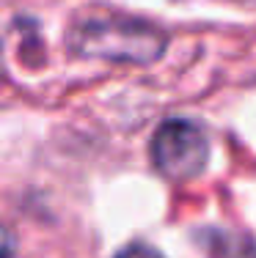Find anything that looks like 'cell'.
<instances>
[{
  "instance_id": "obj_1",
  "label": "cell",
  "mask_w": 256,
  "mask_h": 258,
  "mask_svg": "<svg viewBox=\"0 0 256 258\" xmlns=\"http://www.w3.org/2000/svg\"><path fill=\"white\" fill-rule=\"evenodd\" d=\"M66 47L80 58L146 66L163 58L168 36L160 25L141 17L88 14L69 25Z\"/></svg>"
},
{
  "instance_id": "obj_2",
  "label": "cell",
  "mask_w": 256,
  "mask_h": 258,
  "mask_svg": "<svg viewBox=\"0 0 256 258\" xmlns=\"http://www.w3.org/2000/svg\"><path fill=\"white\" fill-rule=\"evenodd\" d=\"M149 154L157 173L174 181H187L204 173L210 162V138L196 121L171 118L155 132Z\"/></svg>"
},
{
  "instance_id": "obj_3",
  "label": "cell",
  "mask_w": 256,
  "mask_h": 258,
  "mask_svg": "<svg viewBox=\"0 0 256 258\" xmlns=\"http://www.w3.org/2000/svg\"><path fill=\"white\" fill-rule=\"evenodd\" d=\"M116 258H163V255L155 253L151 247H146V244H130V247H124Z\"/></svg>"
},
{
  "instance_id": "obj_4",
  "label": "cell",
  "mask_w": 256,
  "mask_h": 258,
  "mask_svg": "<svg viewBox=\"0 0 256 258\" xmlns=\"http://www.w3.org/2000/svg\"><path fill=\"white\" fill-rule=\"evenodd\" d=\"M11 247H14V242H11V233H6V258H14V255H11Z\"/></svg>"
}]
</instances>
